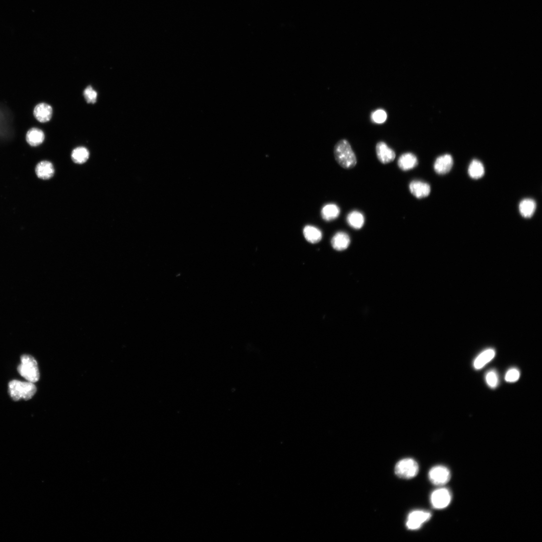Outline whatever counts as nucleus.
Returning <instances> with one entry per match:
<instances>
[{
  "label": "nucleus",
  "mask_w": 542,
  "mask_h": 542,
  "mask_svg": "<svg viewBox=\"0 0 542 542\" xmlns=\"http://www.w3.org/2000/svg\"><path fill=\"white\" fill-rule=\"evenodd\" d=\"M36 172L39 178L46 180L53 177L54 169L51 163L43 161L37 165Z\"/></svg>",
  "instance_id": "nucleus-15"
},
{
  "label": "nucleus",
  "mask_w": 542,
  "mask_h": 542,
  "mask_svg": "<svg viewBox=\"0 0 542 542\" xmlns=\"http://www.w3.org/2000/svg\"><path fill=\"white\" fill-rule=\"evenodd\" d=\"M452 498L450 491L446 488H440L434 491L431 496L432 506L436 509H443L450 504Z\"/></svg>",
  "instance_id": "nucleus-5"
},
{
  "label": "nucleus",
  "mask_w": 542,
  "mask_h": 542,
  "mask_svg": "<svg viewBox=\"0 0 542 542\" xmlns=\"http://www.w3.org/2000/svg\"><path fill=\"white\" fill-rule=\"evenodd\" d=\"M468 171L470 176L474 180L481 178L485 172L483 164L477 160H474L471 163Z\"/></svg>",
  "instance_id": "nucleus-22"
},
{
  "label": "nucleus",
  "mask_w": 542,
  "mask_h": 542,
  "mask_svg": "<svg viewBox=\"0 0 542 542\" xmlns=\"http://www.w3.org/2000/svg\"><path fill=\"white\" fill-rule=\"evenodd\" d=\"M431 517L429 512L415 511L408 516L406 526L409 530H415L420 529L425 522L428 521Z\"/></svg>",
  "instance_id": "nucleus-7"
},
{
  "label": "nucleus",
  "mask_w": 542,
  "mask_h": 542,
  "mask_svg": "<svg viewBox=\"0 0 542 542\" xmlns=\"http://www.w3.org/2000/svg\"><path fill=\"white\" fill-rule=\"evenodd\" d=\"M418 164V159L415 155L412 153H405L402 154L398 161V167L404 171L413 169L417 167Z\"/></svg>",
  "instance_id": "nucleus-12"
},
{
  "label": "nucleus",
  "mask_w": 542,
  "mask_h": 542,
  "mask_svg": "<svg viewBox=\"0 0 542 542\" xmlns=\"http://www.w3.org/2000/svg\"><path fill=\"white\" fill-rule=\"evenodd\" d=\"M334 153L337 163L343 168L351 169L357 164V159L352 146L345 139L338 141L335 146Z\"/></svg>",
  "instance_id": "nucleus-1"
},
{
  "label": "nucleus",
  "mask_w": 542,
  "mask_h": 542,
  "mask_svg": "<svg viewBox=\"0 0 542 542\" xmlns=\"http://www.w3.org/2000/svg\"><path fill=\"white\" fill-rule=\"evenodd\" d=\"M486 380L490 388H496L498 384V378L496 371L494 370L489 371L486 376Z\"/></svg>",
  "instance_id": "nucleus-25"
},
{
  "label": "nucleus",
  "mask_w": 542,
  "mask_h": 542,
  "mask_svg": "<svg viewBox=\"0 0 542 542\" xmlns=\"http://www.w3.org/2000/svg\"><path fill=\"white\" fill-rule=\"evenodd\" d=\"M331 244L334 249L338 251H341L346 249L349 247L351 244V239L350 236L344 232L339 231L333 237Z\"/></svg>",
  "instance_id": "nucleus-13"
},
{
  "label": "nucleus",
  "mask_w": 542,
  "mask_h": 542,
  "mask_svg": "<svg viewBox=\"0 0 542 542\" xmlns=\"http://www.w3.org/2000/svg\"><path fill=\"white\" fill-rule=\"evenodd\" d=\"M33 113L37 121L41 123H46L49 121L52 118V108L48 104L41 103L35 107Z\"/></svg>",
  "instance_id": "nucleus-11"
},
{
  "label": "nucleus",
  "mask_w": 542,
  "mask_h": 542,
  "mask_svg": "<svg viewBox=\"0 0 542 542\" xmlns=\"http://www.w3.org/2000/svg\"><path fill=\"white\" fill-rule=\"evenodd\" d=\"M340 208L337 204L330 203L323 207L321 214L322 219L324 221L330 222L337 219L340 214Z\"/></svg>",
  "instance_id": "nucleus-16"
},
{
  "label": "nucleus",
  "mask_w": 542,
  "mask_h": 542,
  "mask_svg": "<svg viewBox=\"0 0 542 542\" xmlns=\"http://www.w3.org/2000/svg\"><path fill=\"white\" fill-rule=\"evenodd\" d=\"M536 208L535 202L531 199H525L522 201L519 205V210L521 215L526 218L532 217Z\"/></svg>",
  "instance_id": "nucleus-19"
},
{
  "label": "nucleus",
  "mask_w": 542,
  "mask_h": 542,
  "mask_svg": "<svg viewBox=\"0 0 542 542\" xmlns=\"http://www.w3.org/2000/svg\"><path fill=\"white\" fill-rule=\"evenodd\" d=\"M303 235L305 239L312 244H316L322 239L321 230L312 226H306L303 229Z\"/></svg>",
  "instance_id": "nucleus-18"
},
{
  "label": "nucleus",
  "mask_w": 542,
  "mask_h": 542,
  "mask_svg": "<svg viewBox=\"0 0 542 542\" xmlns=\"http://www.w3.org/2000/svg\"><path fill=\"white\" fill-rule=\"evenodd\" d=\"M45 139L44 132L38 128L30 129L26 135V140L28 144L32 146H36L42 144Z\"/></svg>",
  "instance_id": "nucleus-17"
},
{
  "label": "nucleus",
  "mask_w": 542,
  "mask_h": 542,
  "mask_svg": "<svg viewBox=\"0 0 542 542\" xmlns=\"http://www.w3.org/2000/svg\"><path fill=\"white\" fill-rule=\"evenodd\" d=\"M90 153L88 150L84 147H77L74 149L71 154V158L74 162L76 164H82L85 163L89 159Z\"/></svg>",
  "instance_id": "nucleus-21"
},
{
  "label": "nucleus",
  "mask_w": 542,
  "mask_h": 542,
  "mask_svg": "<svg viewBox=\"0 0 542 542\" xmlns=\"http://www.w3.org/2000/svg\"><path fill=\"white\" fill-rule=\"evenodd\" d=\"M21 363L17 368L18 372L27 381L35 383L40 379L37 361L33 357L23 355L21 358Z\"/></svg>",
  "instance_id": "nucleus-3"
},
{
  "label": "nucleus",
  "mask_w": 542,
  "mask_h": 542,
  "mask_svg": "<svg viewBox=\"0 0 542 542\" xmlns=\"http://www.w3.org/2000/svg\"><path fill=\"white\" fill-rule=\"evenodd\" d=\"M85 99L89 104H94L97 100L98 94L91 86H88L84 90Z\"/></svg>",
  "instance_id": "nucleus-24"
},
{
  "label": "nucleus",
  "mask_w": 542,
  "mask_h": 542,
  "mask_svg": "<svg viewBox=\"0 0 542 542\" xmlns=\"http://www.w3.org/2000/svg\"><path fill=\"white\" fill-rule=\"evenodd\" d=\"M8 392L11 398L14 401L17 402L22 399L28 401L35 395L37 388L33 383L14 380L10 381L8 384Z\"/></svg>",
  "instance_id": "nucleus-2"
},
{
  "label": "nucleus",
  "mask_w": 542,
  "mask_h": 542,
  "mask_svg": "<svg viewBox=\"0 0 542 542\" xmlns=\"http://www.w3.org/2000/svg\"><path fill=\"white\" fill-rule=\"evenodd\" d=\"M411 194L418 199L427 198L430 194V185L419 181H413L409 184Z\"/></svg>",
  "instance_id": "nucleus-9"
},
{
  "label": "nucleus",
  "mask_w": 542,
  "mask_h": 542,
  "mask_svg": "<svg viewBox=\"0 0 542 542\" xmlns=\"http://www.w3.org/2000/svg\"><path fill=\"white\" fill-rule=\"evenodd\" d=\"M387 118L386 112L383 110H378L373 112L371 115L372 121L378 124L384 123Z\"/></svg>",
  "instance_id": "nucleus-26"
},
{
  "label": "nucleus",
  "mask_w": 542,
  "mask_h": 542,
  "mask_svg": "<svg viewBox=\"0 0 542 542\" xmlns=\"http://www.w3.org/2000/svg\"><path fill=\"white\" fill-rule=\"evenodd\" d=\"M451 474L450 470L445 467L438 466L433 467L429 473L430 481L436 486H443L450 480Z\"/></svg>",
  "instance_id": "nucleus-6"
},
{
  "label": "nucleus",
  "mask_w": 542,
  "mask_h": 542,
  "mask_svg": "<svg viewBox=\"0 0 542 542\" xmlns=\"http://www.w3.org/2000/svg\"><path fill=\"white\" fill-rule=\"evenodd\" d=\"M453 165V160L450 154H445L438 157L434 164L435 171L440 175L449 173Z\"/></svg>",
  "instance_id": "nucleus-10"
},
{
  "label": "nucleus",
  "mask_w": 542,
  "mask_h": 542,
  "mask_svg": "<svg viewBox=\"0 0 542 542\" xmlns=\"http://www.w3.org/2000/svg\"><path fill=\"white\" fill-rule=\"evenodd\" d=\"M376 151L378 160L383 164L391 163L396 158L395 151L384 142L377 143Z\"/></svg>",
  "instance_id": "nucleus-8"
},
{
  "label": "nucleus",
  "mask_w": 542,
  "mask_h": 542,
  "mask_svg": "<svg viewBox=\"0 0 542 542\" xmlns=\"http://www.w3.org/2000/svg\"><path fill=\"white\" fill-rule=\"evenodd\" d=\"M10 122L8 113L0 107V136H4L9 133L11 129Z\"/></svg>",
  "instance_id": "nucleus-23"
},
{
  "label": "nucleus",
  "mask_w": 542,
  "mask_h": 542,
  "mask_svg": "<svg viewBox=\"0 0 542 542\" xmlns=\"http://www.w3.org/2000/svg\"><path fill=\"white\" fill-rule=\"evenodd\" d=\"M418 472V464L412 458H405L399 461L395 468L396 474L404 479L414 478L417 475Z\"/></svg>",
  "instance_id": "nucleus-4"
},
{
  "label": "nucleus",
  "mask_w": 542,
  "mask_h": 542,
  "mask_svg": "<svg viewBox=\"0 0 542 542\" xmlns=\"http://www.w3.org/2000/svg\"><path fill=\"white\" fill-rule=\"evenodd\" d=\"M346 220L348 224L356 229L361 228L364 224L365 221L362 213L357 210L351 212L347 216Z\"/></svg>",
  "instance_id": "nucleus-20"
},
{
  "label": "nucleus",
  "mask_w": 542,
  "mask_h": 542,
  "mask_svg": "<svg viewBox=\"0 0 542 542\" xmlns=\"http://www.w3.org/2000/svg\"><path fill=\"white\" fill-rule=\"evenodd\" d=\"M520 377L519 370L516 368L510 369L506 373L505 380L507 382L513 383L517 381Z\"/></svg>",
  "instance_id": "nucleus-27"
},
{
  "label": "nucleus",
  "mask_w": 542,
  "mask_h": 542,
  "mask_svg": "<svg viewBox=\"0 0 542 542\" xmlns=\"http://www.w3.org/2000/svg\"><path fill=\"white\" fill-rule=\"evenodd\" d=\"M496 352L489 348L480 353L475 359L474 366L476 370H480L490 362L495 357Z\"/></svg>",
  "instance_id": "nucleus-14"
}]
</instances>
